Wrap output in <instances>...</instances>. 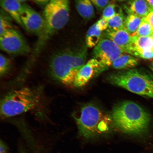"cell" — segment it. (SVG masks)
I'll return each mask as SVG.
<instances>
[{
    "mask_svg": "<svg viewBox=\"0 0 153 153\" xmlns=\"http://www.w3.org/2000/svg\"><path fill=\"white\" fill-rule=\"evenodd\" d=\"M51 0H33L34 3L40 6L45 7Z\"/></svg>",
    "mask_w": 153,
    "mask_h": 153,
    "instance_id": "cell-27",
    "label": "cell"
},
{
    "mask_svg": "<svg viewBox=\"0 0 153 153\" xmlns=\"http://www.w3.org/2000/svg\"><path fill=\"white\" fill-rule=\"evenodd\" d=\"M126 17L123 12L114 15L108 20V29L117 30L124 28Z\"/></svg>",
    "mask_w": 153,
    "mask_h": 153,
    "instance_id": "cell-19",
    "label": "cell"
},
{
    "mask_svg": "<svg viewBox=\"0 0 153 153\" xmlns=\"http://www.w3.org/2000/svg\"><path fill=\"white\" fill-rule=\"evenodd\" d=\"M147 1L153 11V0H147Z\"/></svg>",
    "mask_w": 153,
    "mask_h": 153,
    "instance_id": "cell-30",
    "label": "cell"
},
{
    "mask_svg": "<svg viewBox=\"0 0 153 153\" xmlns=\"http://www.w3.org/2000/svg\"><path fill=\"white\" fill-rule=\"evenodd\" d=\"M94 6L99 12L104 10L107 6L111 2L110 0H90Z\"/></svg>",
    "mask_w": 153,
    "mask_h": 153,
    "instance_id": "cell-24",
    "label": "cell"
},
{
    "mask_svg": "<svg viewBox=\"0 0 153 153\" xmlns=\"http://www.w3.org/2000/svg\"><path fill=\"white\" fill-rule=\"evenodd\" d=\"M124 53L114 42L106 38H101L93 52V58L100 62L101 72L111 66L113 63Z\"/></svg>",
    "mask_w": 153,
    "mask_h": 153,
    "instance_id": "cell-8",
    "label": "cell"
},
{
    "mask_svg": "<svg viewBox=\"0 0 153 153\" xmlns=\"http://www.w3.org/2000/svg\"><path fill=\"white\" fill-rule=\"evenodd\" d=\"M143 18L150 24L153 30V11Z\"/></svg>",
    "mask_w": 153,
    "mask_h": 153,
    "instance_id": "cell-28",
    "label": "cell"
},
{
    "mask_svg": "<svg viewBox=\"0 0 153 153\" xmlns=\"http://www.w3.org/2000/svg\"><path fill=\"white\" fill-rule=\"evenodd\" d=\"M101 72L100 62L94 58L88 61L80 69L74 79L73 86L80 88L85 85L95 75Z\"/></svg>",
    "mask_w": 153,
    "mask_h": 153,
    "instance_id": "cell-10",
    "label": "cell"
},
{
    "mask_svg": "<svg viewBox=\"0 0 153 153\" xmlns=\"http://www.w3.org/2000/svg\"><path fill=\"white\" fill-rule=\"evenodd\" d=\"M24 13L21 16L23 27L29 33L41 35L45 27V21L42 16L30 5L23 3Z\"/></svg>",
    "mask_w": 153,
    "mask_h": 153,
    "instance_id": "cell-9",
    "label": "cell"
},
{
    "mask_svg": "<svg viewBox=\"0 0 153 153\" xmlns=\"http://www.w3.org/2000/svg\"><path fill=\"white\" fill-rule=\"evenodd\" d=\"M108 80L112 85L131 92L153 98V76L148 72L130 69L111 74Z\"/></svg>",
    "mask_w": 153,
    "mask_h": 153,
    "instance_id": "cell-6",
    "label": "cell"
},
{
    "mask_svg": "<svg viewBox=\"0 0 153 153\" xmlns=\"http://www.w3.org/2000/svg\"><path fill=\"white\" fill-rule=\"evenodd\" d=\"M0 5L3 10L17 24L23 27L21 16L24 13L23 3L18 0H0Z\"/></svg>",
    "mask_w": 153,
    "mask_h": 153,
    "instance_id": "cell-13",
    "label": "cell"
},
{
    "mask_svg": "<svg viewBox=\"0 0 153 153\" xmlns=\"http://www.w3.org/2000/svg\"><path fill=\"white\" fill-rule=\"evenodd\" d=\"M0 48L4 52L13 56L27 55L31 51L23 36L14 28L0 35Z\"/></svg>",
    "mask_w": 153,
    "mask_h": 153,
    "instance_id": "cell-7",
    "label": "cell"
},
{
    "mask_svg": "<svg viewBox=\"0 0 153 153\" xmlns=\"http://www.w3.org/2000/svg\"><path fill=\"white\" fill-rule=\"evenodd\" d=\"M87 47L65 48L53 53L49 63V72L53 79L65 85H73L78 71L86 64Z\"/></svg>",
    "mask_w": 153,
    "mask_h": 153,
    "instance_id": "cell-1",
    "label": "cell"
},
{
    "mask_svg": "<svg viewBox=\"0 0 153 153\" xmlns=\"http://www.w3.org/2000/svg\"><path fill=\"white\" fill-rule=\"evenodd\" d=\"M41 101L39 90L25 87L11 91L1 101V116L7 118L35 109Z\"/></svg>",
    "mask_w": 153,
    "mask_h": 153,
    "instance_id": "cell-4",
    "label": "cell"
},
{
    "mask_svg": "<svg viewBox=\"0 0 153 153\" xmlns=\"http://www.w3.org/2000/svg\"><path fill=\"white\" fill-rule=\"evenodd\" d=\"M12 66L10 59L2 54L0 56V74L1 76L8 73Z\"/></svg>",
    "mask_w": 153,
    "mask_h": 153,
    "instance_id": "cell-22",
    "label": "cell"
},
{
    "mask_svg": "<svg viewBox=\"0 0 153 153\" xmlns=\"http://www.w3.org/2000/svg\"><path fill=\"white\" fill-rule=\"evenodd\" d=\"M134 36L139 37L153 36V30L152 26L144 18H143L136 32L131 36Z\"/></svg>",
    "mask_w": 153,
    "mask_h": 153,
    "instance_id": "cell-21",
    "label": "cell"
},
{
    "mask_svg": "<svg viewBox=\"0 0 153 153\" xmlns=\"http://www.w3.org/2000/svg\"><path fill=\"white\" fill-rule=\"evenodd\" d=\"M110 116L112 125L130 134L140 135L146 132L150 121V116L144 109L130 101L116 105Z\"/></svg>",
    "mask_w": 153,
    "mask_h": 153,
    "instance_id": "cell-2",
    "label": "cell"
},
{
    "mask_svg": "<svg viewBox=\"0 0 153 153\" xmlns=\"http://www.w3.org/2000/svg\"><path fill=\"white\" fill-rule=\"evenodd\" d=\"M150 68H151V69H152V71H153V61L151 64Z\"/></svg>",
    "mask_w": 153,
    "mask_h": 153,
    "instance_id": "cell-32",
    "label": "cell"
},
{
    "mask_svg": "<svg viewBox=\"0 0 153 153\" xmlns=\"http://www.w3.org/2000/svg\"><path fill=\"white\" fill-rule=\"evenodd\" d=\"M97 26L101 31L106 30L108 28V20L102 18L97 22Z\"/></svg>",
    "mask_w": 153,
    "mask_h": 153,
    "instance_id": "cell-25",
    "label": "cell"
},
{
    "mask_svg": "<svg viewBox=\"0 0 153 153\" xmlns=\"http://www.w3.org/2000/svg\"><path fill=\"white\" fill-rule=\"evenodd\" d=\"M73 117L79 134L85 138L107 133L112 125L110 116L106 115L97 105L92 103L83 105L79 116Z\"/></svg>",
    "mask_w": 153,
    "mask_h": 153,
    "instance_id": "cell-5",
    "label": "cell"
},
{
    "mask_svg": "<svg viewBox=\"0 0 153 153\" xmlns=\"http://www.w3.org/2000/svg\"><path fill=\"white\" fill-rule=\"evenodd\" d=\"M115 1H120V2H123L125 1H127L128 0H115Z\"/></svg>",
    "mask_w": 153,
    "mask_h": 153,
    "instance_id": "cell-33",
    "label": "cell"
},
{
    "mask_svg": "<svg viewBox=\"0 0 153 153\" xmlns=\"http://www.w3.org/2000/svg\"><path fill=\"white\" fill-rule=\"evenodd\" d=\"M143 19L136 15H128L126 18L124 28L132 36L137 31Z\"/></svg>",
    "mask_w": 153,
    "mask_h": 153,
    "instance_id": "cell-18",
    "label": "cell"
},
{
    "mask_svg": "<svg viewBox=\"0 0 153 153\" xmlns=\"http://www.w3.org/2000/svg\"><path fill=\"white\" fill-rule=\"evenodd\" d=\"M8 150V147L4 142L1 140L0 142V153H7Z\"/></svg>",
    "mask_w": 153,
    "mask_h": 153,
    "instance_id": "cell-26",
    "label": "cell"
},
{
    "mask_svg": "<svg viewBox=\"0 0 153 153\" xmlns=\"http://www.w3.org/2000/svg\"><path fill=\"white\" fill-rule=\"evenodd\" d=\"M18 153H29L27 149L24 145H19L18 147Z\"/></svg>",
    "mask_w": 153,
    "mask_h": 153,
    "instance_id": "cell-29",
    "label": "cell"
},
{
    "mask_svg": "<svg viewBox=\"0 0 153 153\" xmlns=\"http://www.w3.org/2000/svg\"><path fill=\"white\" fill-rule=\"evenodd\" d=\"M132 41L131 45L126 51V53L133 50L141 51H153V36L148 37L132 36Z\"/></svg>",
    "mask_w": 153,
    "mask_h": 153,
    "instance_id": "cell-15",
    "label": "cell"
},
{
    "mask_svg": "<svg viewBox=\"0 0 153 153\" xmlns=\"http://www.w3.org/2000/svg\"><path fill=\"white\" fill-rule=\"evenodd\" d=\"M11 29H13L10 20L4 12L1 13L0 16V35Z\"/></svg>",
    "mask_w": 153,
    "mask_h": 153,
    "instance_id": "cell-23",
    "label": "cell"
},
{
    "mask_svg": "<svg viewBox=\"0 0 153 153\" xmlns=\"http://www.w3.org/2000/svg\"><path fill=\"white\" fill-rule=\"evenodd\" d=\"M104 35L105 38L111 40L123 49L125 53L132 41V37L124 28L117 30L107 29L104 32Z\"/></svg>",
    "mask_w": 153,
    "mask_h": 153,
    "instance_id": "cell-11",
    "label": "cell"
},
{
    "mask_svg": "<svg viewBox=\"0 0 153 153\" xmlns=\"http://www.w3.org/2000/svg\"><path fill=\"white\" fill-rule=\"evenodd\" d=\"M101 32L97 22L91 27L86 34L85 39L86 46L89 48L96 46L102 38Z\"/></svg>",
    "mask_w": 153,
    "mask_h": 153,
    "instance_id": "cell-17",
    "label": "cell"
},
{
    "mask_svg": "<svg viewBox=\"0 0 153 153\" xmlns=\"http://www.w3.org/2000/svg\"><path fill=\"white\" fill-rule=\"evenodd\" d=\"M70 0H51L45 7L43 17L45 27L42 33L38 37L31 59V65L48 41L57 31L68 23L70 17Z\"/></svg>",
    "mask_w": 153,
    "mask_h": 153,
    "instance_id": "cell-3",
    "label": "cell"
},
{
    "mask_svg": "<svg viewBox=\"0 0 153 153\" xmlns=\"http://www.w3.org/2000/svg\"><path fill=\"white\" fill-rule=\"evenodd\" d=\"M128 15H134L144 18L153 11L147 0H128L123 6Z\"/></svg>",
    "mask_w": 153,
    "mask_h": 153,
    "instance_id": "cell-12",
    "label": "cell"
},
{
    "mask_svg": "<svg viewBox=\"0 0 153 153\" xmlns=\"http://www.w3.org/2000/svg\"><path fill=\"white\" fill-rule=\"evenodd\" d=\"M21 3H24L25 2L29 1V0H18Z\"/></svg>",
    "mask_w": 153,
    "mask_h": 153,
    "instance_id": "cell-31",
    "label": "cell"
},
{
    "mask_svg": "<svg viewBox=\"0 0 153 153\" xmlns=\"http://www.w3.org/2000/svg\"><path fill=\"white\" fill-rule=\"evenodd\" d=\"M122 12L123 10L119 5L111 2L102 11V18L108 20L114 15Z\"/></svg>",
    "mask_w": 153,
    "mask_h": 153,
    "instance_id": "cell-20",
    "label": "cell"
},
{
    "mask_svg": "<svg viewBox=\"0 0 153 153\" xmlns=\"http://www.w3.org/2000/svg\"><path fill=\"white\" fill-rule=\"evenodd\" d=\"M139 63L137 57L123 53L114 61L111 66L116 70H128L135 68Z\"/></svg>",
    "mask_w": 153,
    "mask_h": 153,
    "instance_id": "cell-14",
    "label": "cell"
},
{
    "mask_svg": "<svg viewBox=\"0 0 153 153\" xmlns=\"http://www.w3.org/2000/svg\"><path fill=\"white\" fill-rule=\"evenodd\" d=\"M75 7L78 14L85 21L95 16L93 5L90 0H75Z\"/></svg>",
    "mask_w": 153,
    "mask_h": 153,
    "instance_id": "cell-16",
    "label": "cell"
}]
</instances>
